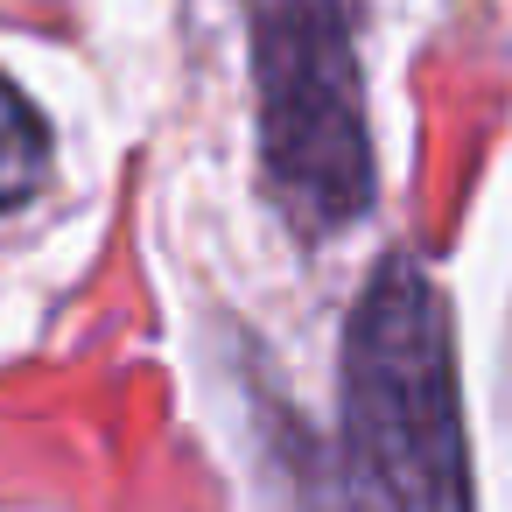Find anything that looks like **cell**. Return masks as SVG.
<instances>
[{
  "label": "cell",
  "instance_id": "cell-1",
  "mask_svg": "<svg viewBox=\"0 0 512 512\" xmlns=\"http://www.w3.org/2000/svg\"><path fill=\"white\" fill-rule=\"evenodd\" d=\"M302 512H470L456 323L421 253L372 260L337 351V414Z\"/></svg>",
  "mask_w": 512,
  "mask_h": 512
},
{
  "label": "cell",
  "instance_id": "cell-2",
  "mask_svg": "<svg viewBox=\"0 0 512 512\" xmlns=\"http://www.w3.org/2000/svg\"><path fill=\"white\" fill-rule=\"evenodd\" d=\"M267 204L302 246L351 232L379 197L358 0H246Z\"/></svg>",
  "mask_w": 512,
  "mask_h": 512
},
{
  "label": "cell",
  "instance_id": "cell-3",
  "mask_svg": "<svg viewBox=\"0 0 512 512\" xmlns=\"http://www.w3.org/2000/svg\"><path fill=\"white\" fill-rule=\"evenodd\" d=\"M50 127L36 113V99L15 85V78H0V211H15L43 190L50 176Z\"/></svg>",
  "mask_w": 512,
  "mask_h": 512
},
{
  "label": "cell",
  "instance_id": "cell-4",
  "mask_svg": "<svg viewBox=\"0 0 512 512\" xmlns=\"http://www.w3.org/2000/svg\"><path fill=\"white\" fill-rule=\"evenodd\" d=\"M505 393H512V372H505Z\"/></svg>",
  "mask_w": 512,
  "mask_h": 512
}]
</instances>
